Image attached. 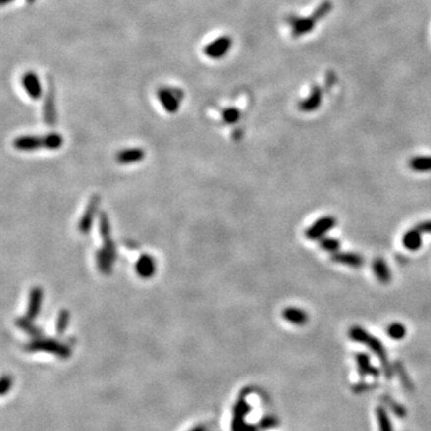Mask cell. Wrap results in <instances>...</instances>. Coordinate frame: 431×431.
<instances>
[{
	"label": "cell",
	"mask_w": 431,
	"mask_h": 431,
	"mask_svg": "<svg viewBox=\"0 0 431 431\" xmlns=\"http://www.w3.org/2000/svg\"><path fill=\"white\" fill-rule=\"evenodd\" d=\"M349 337L352 339L353 341H357V343L364 344L367 347H369V350H372L374 355L378 358L382 368H383V373L386 375V377H390L393 374V368L390 367L389 361H388L387 352L384 346L382 343L378 340L377 338H375L374 335L370 334L368 330L359 326H353L349 330Z\"/></svg>",
	"instance_id": "obj_1"
},
{
	"label": "cell",
	"mask_w": 431,
	"mask_h": 431,
	"mask_svg": "<svg viewBox=\"0 0 431 431\" xmlns=\"http://www.w3.org/2000/svg\"><path fill=\"white\" fill-rule=\"evenodd\" d=\"M64 139L60 134L50 133L45 137L24 136L14 139L13 146L17 150L21 151H34L37 149H48V150H56L61 148Z\"/></svg>",
	"instance_id": "obj_2"
},
{
	"label": "cell",
	"mask_w": 431,
	"mask_h": 431,
	"mask_svg": "<svg viewBox=\"0 0 431 431\" xmlns=\"http://www.w3.org/2000/svg\"><path fill=\"white\" fill-rule=\"evenodd\" d=\"M24 349L29 352H48L53 353L56 357L61 359H67L71 357V349L68 345L60 343L54 339L47 338H37L33 341L27 344Z\"/></svg>",
	"instance_id": "obj_3"
},
{
	"label": "cell",
	"mask_w": 431,
	"mask_h": 431,
	"mask_svg": "<svg viewBox=\"0 0 431 431\" xmlns=\"http://www.w3.org/2000/svg\"><path fill=\"white\" fill-rule=\"evenodd\" d=\"M337 225V219L332 216H324L319 218L315 223H313L308 229L306 230V236L309 240H321L330 229Z\"/></svg>",
	"instance_id": "obj_4"
},
{
	"label": "cell",
	"mask_w": 431,
	"mask_h": 431,
	"mask_svg": "<svg viewBox=\"0 0 431 431\" xmlns=\"http://www.w3.org/2000/svg\"><path fill=\"white\" fill-rule=\"evenodd\" d=\"M232 46V40L230 36H220L218 39H216L215 41L210 42L209 45L205 46L204 48V53L206 56H209L210 59H222L223 56H225V54L228 53Z\"/></svg>",
	"instance_id": "obj_5"
},
{
	"label": "cell",
	"mask_w": 431,
	"mask_h": 431,
	"mask_svg": "<svg viewBox=\"0 0 431 431\" xmlns=\"http://www.w3.org/2000/svg\"><path fill=\"white\" fill-rule=\"evenodd\" d=\"M181 95H183V93L176 90V89L170 90V89H165V88L160 89L157 93L158 100H160L161 105H162V107L164 108L168 113H176V111L179 110L180 100L181 97H183L181 96Z\"/></svg>",
	"instance_id": "obj_6"
},
{
	"label": "cell",
	"mask_w": 431,
	"mask_h": 431,
	"mask_svg": "<svg viewBox=\"0 0 431 431\" xmlns=\"http://www.w3.org/2000/svg\"><path fill=\"white\" fill-rule=\"evenodd\" d=\"M100 204H101L100 195H94V197L90 199V201H89L84 215L82 216L78 224V229L82 234H89V231H90L95 215H96V212L99 211Z\"/></svg>",
	"instance_id": "obj_7"
},
{
	"label": "cell",
	"mask_w": 431,
	"mask_h": 431,
	"mask_svg": "<svg viewBox=\"0 0 431 431\" xmlns=\"http://www.w3.org/2000/svg\"><path fill=\"white\" fill-rule=\"evenodd\" d=\"M287 22L291 24L292 28V36L300 37L302 35L310 33L315 27V21L312 17H297V16H289L287 17Z\"/></svg>",
	"instance_id": "obj_8"
},
{
	"label": "cell",
	"mask_w": 431,
	"mask_h": 431,
	"mask_svg": "<svg viewBox=\"0 0 431 431\" xmlns=\"http://www.w3.org/2000/svg\"><path fill=\"white\" fill-rule=\"evenodd\" d=\"M43 301V290L40 286H34L29 294V303L27 309V318L34 321L41 312V306Z\"/></svg>",
	"instance_id": "obj_9"
},
{
	"label": "cell",
	"mask_w": 431,
	"mask_h": 431,
	"mask_svg": "<svg viewBox=\"0 0 431 431\" xmlns=\"http://www.w3.org/2000/svg\"><path fill=\"white\" fill-rule=\"evenodd\" d=\"M24 90L27 91L29 97L33 100H40L42 96V86L39 77L34 72H27L22 78Z\"/></svg>",
	"instance_id": "obj_10"
},
{
	"label": "cell",
	"mask_w": 431,
	"mask_h": 431,
	"mask_svg": "<svg viewBox=\"0 0 431 431\" xmlns=\"http://www.w3.org/2000/svg\"><path fill=\"white\" fill-rule=\"evenodd\" d=\"M136 272L143 279H149L156 273V261L149 254L140 255L136 263Z\"/></svg>",
	"instance_id": "obj_11"
},
{
	"label": "cell",
	"mask_w": 431,
	"mask_h": 431,
	"mask_svg": "<svg viewBox=\"0 0 431 431\" xmlns=\"http://www.w3.org/2000/svg\"><path fill=\"white\" fill-rule=\"evenodd\" d=\"M321 102H323V90L319 85H314L312 88L309 96L303 101H301L298 108L302 111H314L320 107Z\"/></svg>",
	"instance_id": "obj_12"
},
{
	"label": "cell",
	"mask_w": 431,
	"mask_h": 431,
	"mask_svg": "<svg viewBox=\"0 0 431 431\" xmlns=\"http://www.w3.org/2000/svg\"><path fill=\"white\" fill-rule=\"evenodd\" d=\"M355 359H356V363H357L358 373L362 377H366V376L377 377V376L380 375L378 369L373 366L372 361H370V357L367 355V353L359 352L356 355Z\"/></svg>",
	"instance_id": "obj_13"
},
{
	"label": "cell",
	"mask_w": 431,
	"mask_h": 431,
	"mask_svg": "<svg viewBox=\"0 0 431 431\" xmlns=\"http://www.w3.org/2000/svg\"><path fill=\"white\" fill-rule=\"evenodd\" d=\"M43 117H45V122L48 126H54L56 121V109L55 103H54V94L52 88L47 90V94L45 96V102H43Z\"/></svg>",
	"instance_id": "obj_14"
},
{
	"label": "cell",
	"mask_w": 431,
	"mask_h": 431,
	"mask_svg": "<svg viewBox=\"0 0 431 431\" xmlns=\"http://www.w3.org/2000/svg\"><path fill=\"white\" fill-rule=\"evenodd\" d=\"M332 261L341 264V265L351 266V267H361L364 264V259L357 253L350 252H337L332 255Z\"/></svg>",
	"instance_id": "obj_15"
},
{
	"label": "cell",
	"mask_w": 431,
	"mask_h": 431,
	"mask_svg": "<svg viewBox=\"0 0 431 431\" xmlns=\"http://www.w3.org/2000/svg\"><path fill=\"white\" fill-rule=\"evenodd\" d=\"M145 157V151L139 148H132L121 150L116 154V161L120 164H131V163H137L144 160Z\"/></svg>",
	"instance_id": "obj_16"
},
{
	"label": "cell",
	"mask_w": 431,
	"mask_h": 431,
	"mask_svg": "<svg viewBox=\"0 0 431 431\" xmlns=\"http://www.w3.org/2000/svg\"><path fill=\"white\" fill-rule=\"evenodd\" d=\"M283 318L287 323L296 324V326H303L308 323L309 318L308 314L304 312L303 309L295 308V307H290L283 310Z\"/></svg>",
	"instance_id": "obj_17"
},
{
	"label": "cell",
	"mask_w": 431,
	"mask_h": 431,
	"mask_svg": "<svg viewBox=\"0 0 431 431\" xmlns=\"http://www.w3.org/2000/svg\"><path fill=\"white\" fill-rule=\"evenodd\" d=\"M422 235L423 234H422L418 229L416 228L411 229L404 235V237H402V243H404V246L406 247L409 251H412V252L418 251V249L422 247V243H423V241H422Z\"/></svg>",
	"instance_id": "obj_18"
},
{
	"label": "cell",
	"mask_w": 431,
	"mask_h": 431,
	"mask_svg": "<svg viewBox=\"0 0 431 431\" xmlns=\"http://www.w3.org/2000/svg\"><path fill=\"white\" fill-rule=\"evenodd\" d=\"M373 272L375 273L377 280L382 284H388L392 279V274H390L389 269H388L386 261L382 258H377L374 260L373 263Z\"/></svg>",
	"instance_id": "obj_19"
},
{
	"label": "cell",
	"mask_w": 431,
	"mask_h": 431,
	"mask_svg": "<svg viewBox=\"0 0 431 431\" xmlns=\"http://www.w3.org/2000/svg\"><path fill=\"white\" fill-rule=\"evenodd\" d=\"M115 259H113L110 255L103 248H101L99 252L96 253V261L97 266H99L100 271L105 274H109L111 272V267H113V263Z\"/></svg>",
	"instance_id": "obj_20"
},
{
	"label": "cell",
	"mask_w": 431,
	"mask_h": 431,
	"mask_svg": "<svg viewBox=\"0 0 431 431\" xmlns=\"http://www.w3.org/2000/svg\"><path fill=\"white\" fill-rule=\"evenodd\" d=\"M16 326L18 327V328H21L22 330H24L25 333H28L29 335H31V337H33L34 339L42 337V330L40 329L39 327L34 326L33 321L29 320L27 316H25V318L17 319Z\"/></svg>",
	"instance_id": "obj_21"
},
{
	"label": "cell",
	"mask_w": 431,
	"mask_h": 431,
	"mask_svg": "<svg viewBox=\"0 0 431 431\" xmlns=\"http://www.w3.org/2000/svg\"><path fill=\"white\" fill-rule=\"evenodd\" d=\"M409 166L415 171H431V156H417L411 158Z\"/></svg>",
	"instance_id": "obj_22"
},
{
	"label": "cell",
	"mask_w": 431,
	"mask_h": 431,
	"mask_svg": "<svg viewBox=\"0 0 431 431\" xmlns=\"http://www.w3.org/2000/svg\"><path fill=\"white\" fill-rule=\"evenodd\" d=\"M376 418H377V424L380 431H394L392 421H390L389 416L386 409L382 406H378L376 409Z\"/></svg>",
	"instance_id": "obj_23"
},
{
	"label": "cell",
	"mask_w": 431,
	"mask_h": 431,
	"mask_svg": "<svg viewBox=\"0 0 431 431\" xmlns=\"http://www.w3.org/2000/svg\"><path fill=\"white\" fill-rule=\"evenodd\" d=\"M387 334L393 340H401L406 335V328L400 323H393L387 327Z\"/></svg>",
	"instance_id": "obj_24"
},
{
	"label": "cell",
	"mask_w": 431,
	"mask_h": 431,
	"mask_svg": "<svg viewBox=\"0 0 431 431\" xmlns=\"http://www.w3.org/2000/svg\"><path fill=\"white\" fill-rule=\"evenodd\" d=\"M332 7H333L332 2H330L329 0H324V1L321 2V4L315 8L314 12L312 13V16L310 17H312L315 22L320 21V19H323V17H326L327 14L332 11Z\"/></svg>",
	"instance_id": "obj_25"
},
{
	"label": "cell",
	"mask_w": 431,
	"mask_h": 431,
	"mask_svg": "<svg viewBox=\"0 0 431 431\" xmlns=\"http://www.w3.org/2000/svg\"><path fill=\"white\" fill-rule=\"evenodd\" d=\"M100 234L103 238V242L111 240L110 238V223L106 212H101L100 215Z\"/></svg>",
	"instance_id": "obj_26"
},
{
	"label": "cell",
	"mask_w": 431,
	"mask_h": 431,
	"mask_svg": "<svg viewBox=\"0 0 431 431\" xmlns=\"http://www.w3.org/2000/svg\"><path fill=\"white\" fill-rule=\"evenodd\" d=\"M68 323H70V312L66 309H62L61 312L59 313V315H57L56 326H55L56 332L59 333V334L65 333V330L67 329L68 327Z\"/></svg>",
	"instance_id": "obj_27"
},
{
	"label": "cell",
	"mask_w": 431,
	"mask_h": 431,
	"mask_svg": "<svg viewBox=\"0 0 431 431\" xmlns=\"http://www.w3.org/2000/svg\"><path fill=\"white\" fill-rule=\"evenodd\" d=\"M320 247L323 251L329 252V253H337L340 248V242H339L338 238L333 237H323L320 240Z\"/></svg>",
	"instance_id": "obj_28"
},
{
	"label": "cell",
	"mask_w": 431,
	"mask_h": 431,
	"mask_svg": "<svg viewBox=\"0 0 431 431\" xmlns=\"http://www.w3.org/2000/svg\"><path fill=\"white\" fill-rule=\"evenodd\" d=\"M240 117H241V113L236 108H228L223 111V120L226 123H230V125L237 122Z\"/></svg>",
	"instance_id": "obj_29"
},
{
	"label": "cell",
	"mask_w": 431,
	"mask_h": 431,
	"mask_svg": "<svg viewBox=\"0 0 431 431\" xmlns=\"http://www.w3.org/2000/svg\"><path fill=\"white\" fill-rule=\"evenodd\" d=\"M249 412H251V406H249V404L246 400L241 399V400L236 402V405L234 407V416L246 417Z\"/></svg>",
	"instance_id": "obj_30"
},
{
	"label": "cell",
	"mask_w": 431,
	"mask_h": 431,
	"mask_svg": "<svg viewBox=\"0 0 431 431\" xmlns=\"http://www.w3.org/2000/svg\"><path fill=\"white\" fill-rule=\"evenodd\" d=\"M249 424L244 422V417L234 416L231 423V431H248Z\"/></svg>",
	"instance_id": "obj_31"
},
{
	"label": "cell",
	"mask_w": 431,
	"mask_h": 431,
	"mask_svg": "<svg viewBox=\"0 0 431 431\" xmlns=\"http://www.w3.org/2000/svg\"><path fill=\"white\" fill-rule=\"evenodd\" d=\"M277 425H278V419L273 416L264 417V418H261L260 422H259V427L264 430L272 429V428H275Z\"/></svg>",
	"instance_id": "obj_32"
},
{
	"label": "cell",
	"mask_w": 431,
	"mask_h": 431,
	"mask_svg": "<svg viewBox=\"0 0 431 431\" xmlns=\"http://www.w3.org/2000/svg\"><path fill=\"white\" fill-rule=\"evenodd\" d=\"M388 406L390 407V409L393 410V412L395 413L398 417H405L406 416V410H405L404 406H401V405L396 404L394 400H389L387 402Z\"/></svg>",
	"instance_id": "obj_33"
},
{
	"label": "cell",
	"mask_w": 431,
	"mask_h": 431,
	"mask_svg": "<svg viewBox=\"0 0 431 431\" xmlns=\"http://www.w3.org/2000/svg\"><path fill=\"white\" fill-rule=\"evenodd\" d=\"M12 387V378L10 376H2L1 378V384H0V393L1 395H5L8 390Z\"/></svg>",
	"instance_id": "obj_34"
},
{
	"label": "cell",
	"mask_w": 431,
	"mask_h": 431,
	"mask_svg": "<svg viewBox=\"0 0 431 431\" xmlns=\"http://www.w3.org/2000/svg\"><path fill=\"white\" fill-rule=\"evenodd\" d=\"M415 228L418 229L422 234H431V220H425V222L417 224Z\"/></svg>",
	"instance_id": "obj_35"
},
{
	"label": "cell",
	"mask_w": 431,
	"mask_h": 431,
	"mask_svg": "<svg viewBox=\"0 0 431 431\" xmlns=\"http://www.w3.org/2000/svg\"><path fill=\"white\" fill-rule=\"evenodd\" d=\"M367 389H369V386H367L366 383L364 384L361 383V384H357L356 387H353V390H356L357 393H362L363 390H367Z\"/></svg>",
	"instance_id": "obj_36"
},
{
	"label": "cell",
	"mask_w": 431,
	"mask_h": 431,
	"mask_svg": "<svg viewBox=\"0 0 431 431\" xmlns=\"http://www.w3.org/2000/svg\"><path fill=\"white\" fill-rule=\"evenodd\" d=\"M189 431H206V429L204 427H197V428H194V429H192Z\"/></svg>",
	"instance_id": "obj_37"
},
{
	"label": "cell",
	"mask_w": 431,
	"mask_h": 431,
	"mask_svg": "<svg viewBox=\"0 0 431 431\" xmlns=\"http://www.w3.org/2000/svg\"><path fill=\"white\" fill-rule=\"evenodd\" d=\"M13 0H1V5H6L8 2H12Z\"/></svg>",
	"instance_id": "obj_38"
},
{
	"label": "cell",
	"mask_w": 431,
	"mask_h": 431,
	"mask_svg": "<svg viewBox=\"0 0 431 431\" xmlns=\"http://www.w3.org/2000/svg\"><path fill=\"white\" fill-rule=\"evenodd\" d=\"M25 1H27V2H29V4H33V2H34V1H35V0H25Z\"/></svg>",
	"instance_id": "obj_39"
}]
</instances>
